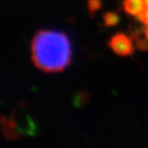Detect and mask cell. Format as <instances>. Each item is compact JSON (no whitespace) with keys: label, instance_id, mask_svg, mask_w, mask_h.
Instances as JSON below:
<instances>
[{"label":"cell","instance_id":"obj_1","mask_svg":"<svg viewBox=\"0 0 148 148\" xmlns=\"http://www.w3.org/2000/svg\"><path fill=\"white\" fill-rule=\"evenodd\" d=\"M71 58V43L63 32L41 30L32 40L31 59L38 69L50 73L63 71L70 64Z\"/></svg>","mask_w":148,"mask_h":148},{"label":"cell","instance_id":"obj_2","mask_svg":"<svg viewBox=\"0 0 148 148\" xmlns=\"http://www.w3.org/2000/svg\"><path fill=\"white\" fill-rule=\"evenodd\" d=\"M109 46L115 54L123 57L132 55L134 52V44L132 38L122 33L114 35L109 40Z\"/></svg>","mask_w":148,"mask_h":148},{"label":"cell","instance_id":"obj_3","mask_svg":"<svg viewBox=\"0 0 148 148\" xmlns=\"http://www.w3.org/2000/svg\"><path fill=\"white\" fill-rule=\"evenodd\" d=\"M123 8L130 16L138 17L147 9L146 0H124Z\"/></svg>","mask_w":148,"mask_h":148},{"label":"cell","instance_id":"obj_4","mask_svg":"<svg viewBox=\"0 0 148 148\" xmlns=\"http://www.w3.org/2000/svg\"><path fill=\"white\" fill-rule=\"evenodd\" d=\"M117 21V16L114 14H107L105 16V22L107 25H114Z\"/></svg>","mask_w":148,"mask_h":148},{"label":"cell","instance_id":"obj_5","mask_svg":"<svg viewBox=\"0 0 148 148\" xmlns=\"http://www.w3.org/2000/svg\"><path fill=\"white\" fill-rule=\"evenodd\" d=\"M138 18L140 19V21L143 23L144 26H148V8L138 17Z\"/></svg>","mask_w":148,"mask_h":148},{"label":"cell","instance_id":"obj_6","mask_svg":"<svg viewBox=\"0 0 148 148\" xmlns=\"http://www.w3.org/2000/svg\"><path fill=\"white\" fill-rule=\"evenodd\" d=\"M143 35H144V38H145L146 40L148 41V26H144V28H143Z\"/></svg>","mask_w":148,"mask_h":148},{"label":"cell","instance_id":"obj_7","mask_svg":"<svg viewBox=\"0 0 148 148\" xmlns=\"http://www.w3.org/2000/svg\"><path fill=\"white\" fill-rule=\"evenodd\" d=\"M146 5H147V8H148V0H146Z\"/></svg>","mask_w":148,"mask_h":148}]
</instances>
